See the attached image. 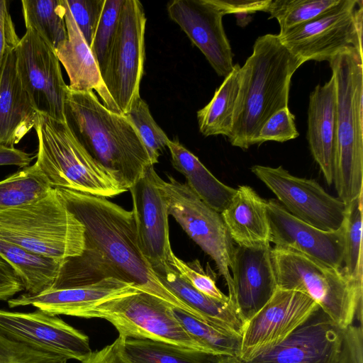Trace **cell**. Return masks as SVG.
I'll return each instance as SVG.
<instances>
[{"mask_svg":"<svg viewBox=\"0 0 363 363\" xmlns=\"http://www.w3.org/2000/svg\"><path fill=\"white\" fill-rule=\"evenodd\" d=\"M56 189L69 210L83 224L85 242L118 270L124 281L208 323L159 280L140 250L131 211L106 198Z\"/></svg>","mask_w":363,"mask_h":363,"instance_id":"6da1fadb","label":"cell"},{"mask_svg":"<svg viewBox=\"0 0 363 363\" xmlns=\"http://www.w3.org/2000/svg\"><path fill=\"white\" fill-rule=\"evenodd\" d=\"M65 118L86 151L127 191L152 165L135 127L128 118L101 103L94 91L68 88Z\"/></svg>","mask_w":363,"mask_h":363,"instance_id":"7a4b0ae2","label":"cell"},{"mask_svg":"<svg viewBox=\"0 0 363 363\" xmlns=\"http://www.w3.org/2000/svg\"><path fill=\"white\" fill-rule=\"evenodd\" d=\"M305 62L291 52L278 35L258 37L252 55L240 67V89L228 137L232 145L247 150L274 113L289 104L293 74Z\"/></svg>","mask_w":363,"mask_h":363,"instance_id":"3957f363","label":"cell"},{"mask_svg":"<svg viewBox=\"0 0 363 363\" xmlns=\"http://www.w3.org/2000/svg\"><path fill=\"white\" fill-rule=\"evenodd\" d=\"M336 94L337 147L333 183L348 205L363 194L362 51L348 48L329 61Z\"/></svg>","mask_w":363,"mask_h":363,"instance_id":"277c9868","label":"cell"},{"mask_svg":"<svg viewBox=\"0 0 363 363\" xmlns=\"http://www.w3.org/2000/svg\"><path fill=\"white\" fill-rule=\"evenodd\" d=\"M0 236L49 258L81 255L84 227L52 188L42 199L0 212Z\"/></svg>","mask_w":363,"mask_h":363,"instance_id":"5b68a950","label":"cell"},{"mask_svg":"<svg viewBox=\"0 0 363 363\" xmlns=\"http://www.w3.org/2000/svg\"><path fill=\"white\" fill-rule=\"evenodd\" d=\"M34 128L38 140L35 163L52 187L106 199L127 191L90 156L65 121L38 113Z\"/></svg>","mask_w":363,"mask_h":363,"instance_id":"8992f818","label":"cell"},{"mask_svg":"<svg viewBox=\"0 0 363 363\" xmlns=\"http://www.w3.org/2000/svg\"><path fill=\"white\" fill-rule=\"evenodd\" d=\"M272 259L277 288L301 291L342 329L362 316V287L352 284L342 269L296 251L274 247Z\"/></svg>","mask_w":363,"mask_h":363,"instance_id":"52a82bcc","label":"cell"},{"mask_svg":"<svg viewBox=\"0 0 363 363\" xmlns=\"http://www.w3.org/2000/svg\"><path fill=\"white\" fill-rule=\"evenodd\" d=\"M173 307L159 297L139 291L98 304L79 318L106 320L118 336L125 339L152 340L208 354L180 324Z\"/></svg>","mask_w":363,"mask_h":363,"instance_id":"ba28073f","label":"cell"},{"mask_svg":"<svg viewBox=\"0 0 363 363\" xmlns=\"http://www.w3.org/2000/svg\"><path fill=\"white\" fill-rule=\"evenodd\" d=\"M363 1L339 0L313 19L278 35L282 44L305 62L330 61L340 52L362 51Z\"/></svg>","mask_w":363,"mask_h":363,"instance_id":"9c48e42d","label":"cell"},{"mask_svg":"<svg viewBox=\"0 0 363 363\" xmlns=\"http://www.w3.org/2000/svg\"><path fill=\"white\" fill-rule=\"evenodd\" d=\"M162 179L157 173L155 180L173 216L186 234L215 262L233 296V279L230 269L234 250L233 240L220 213L201 201L187 186L174 177Z\"/></svg>","mask_w":363,"mask_h":363,"instance_id":"30bf717a","label":"cell"},{"mask_svg":"<svg viewBox=\"0 0 363 363\" xmlns=\"http://www.w3.org/2000/svg\"><path fill=\"white\" fill-rule=\"evenodd\" d=\"M146 17L138 0H123L116 37L101 78L118 112L126 114L140 96L144 74Z\"/></svg>","mask_w":363,"mask_h":363,"instance_id":"8fae6325","label":"cell"},{"mask_svg":"<svg viewBox=\"0 0 363 363\" xmlns=\"http://www.w3.org/2000/svg\"><path fill=\"white\" fill-rule=\"evenodd\" d=\"M250 169L293 216L325 231L342 227L347 205L327 193L315 180L294 176L281 166L255 164Z\"/></svg>","mask_w":363,"mask_h":363,"instance_id":"7c38bea8","label":"cell"},{"mask_svg":"<svg viewBox=\"0 0 363 363\" xmlns=\"http://www.w3.org/2000/svg\"><path fill=\"white\" fill-rule=\"evenodd\" d=\"M15 55L18 75L36 111L65 121L68 85L63 79L55 50L35 32L26 29Z\"/></svg>","mask_w":363,"mask_h":363,"instance_id":"4fadbf2b","label":"cell"},{"mask_svg":"<svg viewBox=\"0 0 363 363\" xmlns=\"http://www.w3.org/2000/svg\"><path fill=\"white\" fill-rule=\"evenodd\" d=\"M319 306L306 294L277 288L269 301L243 326L238 358L247 362L274 347Z\"/></svg>","mask_w":363,"mask_h":363,"instance_id":"5bb4252c","label":"cell"},{"mask_svg":"<svg viewBox=\"0 0 363 363\" xmlns=\"http://www.w3.org/2000/svg\"><path fill=\"white\" fill-rule=\"evenodd\" d=\"M0 333L33 348L82 362L91 353L89 338L58 315L0 309Z\"/></svg>","mask_w":363,"mask_h":363,"instance_id":"9a60e30c","label":"cell"},{"mask_svg":"<svg viewBox=\"0 0 363 363\" xmlns=\"http://www.w3.org/2000/svg\"><path fill=\"white\" fill-rule=\"evenodd\" d=\"M156 173L153 165L149 166L143 176L128 189L138 245L152 269L170 266L173 252L169 242L167 205L157 184Z\"/></svg>","mask_w":363,"mask_h":363,"instance_id":"2e32d148","label":"cell"},{"mask_svg":"<svg viewBox=\"0 0 363 363\" xmlns=\"http://www.w3.org/2000/svg\"><path fill=\"white\" fill-rule=\"evenodd\" d=\"M167 12L216 74L227 77L234 67L233 54L223 25L224 14L214 0H174Z\"/></svg>","mask_w":363,"mask_h":363,"instance_id":"e0dca14e","label":"cell"},{"mask_svg":"<svg viewBox=\"0 0 363 363\" xmlns=\"http://www.w3.org/2000/svg\"><path fill=\"white\" fill-rule=\"evenodd\" d=\"M343 330L318 307L283 342L245 363H338Z\"/></svg>","mask_w":363,"mask_h":363,"instance_id":"ac0fdd59","label":"cell"},{"mask_svg":"<svg viewBox=\"0 0 363 363\" xmlns=\"http://www.w3.org/2000/svg\"><path fill=\"white\" fill-rule=\"evenodd\" d=\"M267 202L269 242L274 247L291 250L333 268L341 269L343 224L337 230H322L293 216L277 200L271 199Z\"/></svg>","mask_w":363,"mask_h":363,"instance_id":"d6986e66","label":"cell"},{"mask_svg":"<svg viewBox=\"0 0 363 363\" xmlns=\"http://www.w3.org/2000/svg\"><path fill=\"white\" fill-rule=\"evenodd\" d=\"M230 269L233 303L244 325L272 298L277 284L270 242L234 248Z\"/></svg>","mask_w":363,"mask_h":363,"instance_id":"ffe728a7","label":"cell"},{"mask_svg":"<svg viewBox=\"0 0 363 363\" xmlns=\"http://www.w3.org/2000/svg\"><path fill=\"white\" fill-rule=\"evenodd\" d=\"M139 291L130 283L108 277L89 285L49 289L35 295L25 292L7 302L11 308L33 306L52 315L79 318L84 311L98 304Z\"/></svg>","mask_w":363,"mask_h":363,"instance_id":"44dd1931","label":"cell"},{"mask_svg":"<svg viewBox=\"0 0 363 363\" xmlns=\"http://www.w3.org/2000/svg\"><path fill=\"white\" fill-rule=\"evenodd\" d=\"M306 138L327 183L332 184L337 147L336 94L332 76L310 94Z\"/></svg>","mask_w":363,"mask_h":363,"instance_id":"7402d4cb","label":"cell"},{"mask_svg":"<svg viewBox=\"0 0 363 363\" xmlns=\"http://www.w3.org/2000/svg\"><path fill=\"white\" fill-rule=\"evenodd\" d=\"M65 2V23L67 38L54 50L68 75V88L74 91L95 90L103 104L111 111H118L105 88L97 62L77 26Z\"/></svg>","mask_w":363,"mask_h":363,"instance_id":"603a6c76","label":"cell"},{"mask_svg":"<svg viewBox=\"0 0 363 363\" xmlns=\"http://www.w3.org/2000/svg\"><path fill=\"white\" fill-rule=\"evenodd\" d=\"M38 114L18 75L14 49L0 78V145L14 147L34 128Z\"/></svg>","mask_w":363,"mask_h":363,"instance_id":"cb8c5ba5","label":"cell"},{"mask_svg":"<svg viewBox=\"0 0 363 363\" xmlns=\"http://www.w3.org/2000/svg\"><path fill=\"white\" fill-rule=\"evenodd\" d=\"M220 213L233 240L240 246H256L269 242L267 202L250 186L240 185Z\"/></svg>","mask_w":363,"mask_h":363,"instance_id":"d4e9b609","label":"cell"},{"mask_svg":"<svg viewBox=\"0 0 363 363\" xmlns=\"http://www.w3.org/2000/svg\"><path fill=\"white\" fill-rule=\"evenodd\" d=\"M152 269L166 288L208 323L242 336L243 323L231 301L220 302L201 294L169 265Z\"/></svg>","mask_w":363,"mask_h":363,"instance_id":"484cf974","label":"cell"},{"mask_svg":"<svg viewBox=\"0 0 363 363\" xmlns=\"http://www.w3.org/2000/svg\"><path fill=\"white\" fill-rule=\"evenodd\" d=\"M172 164L186 178V184L209 207L221 213L236 189L219 181L195 156L177 140H169L167 146Z\"/></svg>","mask_w":363,"mask_h":363,"instance_id":"4316f807","label":"cell"},{"mask_svg":"<svg viewBox=\"0 0 363 363\" xmlns=\"http://www.w3.org/2000/svg\"><path fill=\"white\" fill-rule=\"evenodd\" d=\"M0 257L21 278L26 293L38 294L53 286L62 262L33 253L0 236Z\"/></svg>","mask_w":363,"mask_h":363,"instance_id":"83f0119b","label":"cell"},{"mask_svg":"<svg viewBox=\"0 0 363 363\" xmlns=\"http://www.w3.org/2000/svg\"><path fill=\"white\" fill-rule=\"evenodd\" d=\"M240 67L234 65L209 103L197 111L199 130L204 136H230L240 89Z\"/></svg>","mask_w":363,"mask_h":363,"instance_id":"f1b7e54d","label":"cell"},{"mask_svg":"<svg viewBox=\"0 0 363 363\" xmlns=\"http://www.w3.org/2000/svg\"><path fill=\"white\" fill-rule=\"evenodd\" d=\"M108 277L123 281L118 270L96 248L85 242L81 255L62 261L57 278L50 289L89 285Z\"/></svg>","mask_w":363,"mask_h":363,"instance_id":"f546056e","label":"cell"},{"mask_svg":"<svg viewBox=\"0 0 363 363\" xmlns=\"http://www.w3.org/2000/svg\"><path fill=\"white\" fill-rule=\"evenodd\" d=\"M21 4L26 29L53 50L67 38L65 0H22Z\"/></svg>","mask_w":363,"mask_h":363,"instance_id":"4dcf8cb0","label":"cell"},{"mask_svg":"<svg viewBox=\"0 0 363 363\" xmlns=\"http://www.w3.org/2000/svg\"><path fill=\"white\" fill-rule=\"evenodd\" d=\"M35 162L0 182V212L36 201L52 189Z\"/></svg>","mask_w":363,"mask_h":363,"instance_id":"1f68e13d","label":"cell"},{"mask_svg":"<svg viewBox=\"0 0 363 363\" xmlns=\"http://www.w3.org/2000/svg\"><path fill=\"white\" fill-rule=\"evenodd\" d=\"M174 313L187 333L211 356L239 357L241 336L199 319L173 307Z\"/></svg>","mask_w":363,"mask_h":363,"instance_id":"d6a6232c","label":"cell"},{"mask_svg":"<svg viewBox=\"0 0 363 363\" xmlns=\"http://www.w3.org/2000/svg\"><path fill=\"white\" fill-rule=\"evenodd\" d=\"M126 354L133 363H208L213 356L163 342L126 338Z\"/></svg>","mask_w":363,"mask_h":363,"instance_id":"836d02e7","label":"cell"},{"mask_svg":"<svg viewBox=\"0 0 363 363\" xmlns=\"http://www.w3.org/2000/svg\"><path fill=\"white\" fill-rule=\"evenodd\" d=\"M362 194L347 206L342 269L354 285L362 287Z\"/></svg>","mask_w":363,"mask_h":363,"instance_id":"e575fe53","label":"cell"},{"mask_svg":"<svg viewBox=\"0 0 363 363\" xmlns=\"http://www.w3.org/2000/svg\"><path fill=\"white\" fill-rule=\"evenodd\" d=\"M339 0H271L267 12L278 21L280 31L309 21L330 9Z\"/></svg>","mask_w":363,"mask_h":363,"instance_id":"d590c367","label":"cell"},{"mask_svg":"<svg viewBox=\"0 0 363 363\" xmlns=\"http://www.w3.org/2000/svg\"><path fill=\"white\" fill-rule=\"evenodd\" d=\"M125 115L135 127L147 150L152 165L158 162V158L169 138L152 118L148 105L139 97L133 104Z\"/></svg>","mask_w":363,"mask_h":363,"instance_id":"8d00e7d4","label":"cell"},{"mask_svg":"<svg viewBox=\"0 0 363 363\" xmlns=\"http://www.w3.org/2000/svg\"><path fill=\"white\" fill-rule=\"evenodd\" d=\"M123 0H105L90 49L103 72L116 37Z\"/></svg>","mask_w":363,"mask_h":363,"instance_id":"74e56055","label":"cell"},{"mask_svg":"<svg viewBox=\"0 0 363 363\" xmlns=\"http://www.w3.org/2000/svg\"><path fill=\"white\" fill-rule=\"evenodd\" d=\"M169 264L201 294L220 302L228 303L231 301L228 296L225 295L217 287L215 279L203 270L198 259L186 263L172 252Z\"/></svg>","mask_w":363,"mask_h":363,"instance_id":"f35d334b","label":"cell"},{"mask_svg":"<svg viewBox=\"0 0 363 363\" xmlns=\"http://www.w3.org/2000/svg\"><path fill=\"white\" fill-rule=\"evenodd\" d=\"M65 357L40 350L0 333V363H67Z\"/></svg>","mask_w":363,"mask_h":363,"instance_id":"ab89813d","label":"cell"},{"mask_svg":"<svg viewBox=\"0 0 363 363\" xmlns=\"http://www.w3.org/2000/svg\"><path fill=\"white\" fill-rule=\"evenodd\" d=\"M298 136L295 117L287 106L277 111L263 124L259 131L256 145L267 141L284 143Z\"/></svg>","mask_w":363,"mask_h":363,"instance_id":"60d3db41","label":"cell"},{"mask_svg":"<svg viewBox=\"0 0 363 363\" xmlns=\"http://www.w3.org/2000/svg\"><path fill=\"white\" fill-rule=\"evenodd\" d=\"M105 0H66L70 13L90 47Z\"/></svg>","mask_w":363,"mask_h":363,"instance_id":"b9f144b4","label":"cell"},{"mask_svg":"<svg viewBox=\"0 0 363 363\" xmlns=\"http://www.w3.org/2000/svg\"><path fill=\"white\" fill-rule=\"evenodd\" d=\"M19 40L9 11L7 1L0 0V78L8 54L16 49Z\"/></svg>","mask_w":363,"mask_h":363,"instance_id":"7bdbcfd3","label":"cell"},{"mask_svg":"<svg viewBox=\"0 0 363 363\" xmlns=\"http://www.w3.org/2000/svg\"><path fill=\"white\" fill-rule=\"evenodd\" d=\"M338 363H363V333L362 325H350L343 330Z\"/></svg>","mask_w":363,"mask_h":363,"instance_id":"ee69618b","label":"cell"},{"mask_svg":"<svg viewBox=\"0 0 363 363\" xmlns=\"http://www.w3.org/2000/svg\"><path fill=\"white\" fill-rule=\"evenodd\" d=\"M125 338L118 336L112 343L91 353L81 363H133L125 352Z\"/></svg>","mask_w":363,"mask_h":363,"instance_id":"f6af8a7d","label":"cell"},{"mask_svg":"<svg viewBox=\"0 0 363 363\" xmlns=\"http://www.w3.org/2000/svg\"><path fill=\"white\" fill-rule=\"evenodd\" d=\"M225 15L234 13L236 16H248L257 11L267 12L271 0H214Z\"/></svg>","mask_w":363,"mask_h":363,"instance_id":"bcb514c9","label":"cell"},{"mask_svg":"<svg viewBox=\"0 0 363 363\" xmlns=\"http://www.w3.org/2000/svg\"><path fill=\"white\" fill-rule=\"evenodd\" d=\"M25 291L23 282L13 267L0 257V301H8Z\"/></svg>","mask_w":363,"mask_h":363,"instance_id":"7dc6e473","label":"cell"},{"mask_svg":"<svg viewBox=\"0 0 363 363\" xmlns=\"http://www.w3.org/2000/svg\"><path fill=\"white\" fill-rule=\"evenodd\" d=\"M35 156L15 147L0 145V165H16L23 168L29 166Z\"/></svg>","mask_w":363,"mask_h":363,"instance_id":"c3c4849f","label":"cell"},{"mask_svg":"<svg viewBox=\"0 0 363 363\" xmlns=\"http://www.w3.org/2000/svg\"><path fill=\"white\" fill-rule=\"evenodd\" d=\"M208 363H245L237 357L233 356H213Z\"/></svg>","mask_w":363,"mask_h":363,"instance_id":"681fc988","label":"cell"}]
</instances>
